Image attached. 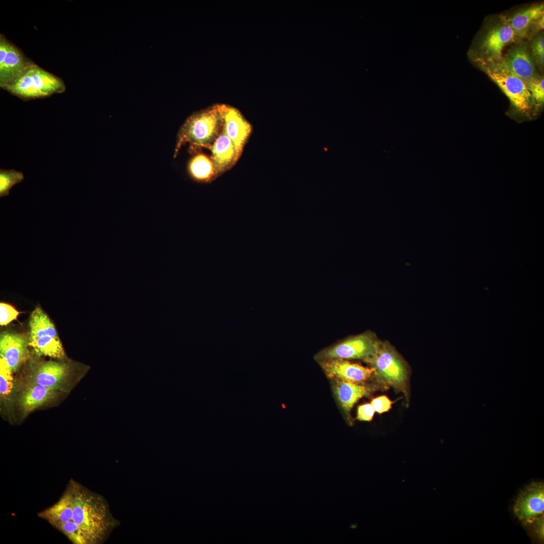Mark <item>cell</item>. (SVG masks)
<instances>
[{
  "mask_svg": "<svg viewBox=\"0 0 544 544\" xmlns=\"http://www.w3.org/2000/svg\"><path fill=\"white\" fill-rule=\"evenodd\" d=\"M483 70L505 93L513 106L522 113L530 112L532 100L525 82L508 70L500 61L480 59Z\"/></svg>",
  "mask_w": 544,
  "mask_h": 544,
  "instance_id": "cell-4",
  "label": "cell"
},
{
  "mask_svg": "<svg viewBox=\"0 0 544 544\" xmlns=\"http://www.w3.org/2000/svg\"><path fill=\"white\" fill-rule=\"evenodd\" d=\"M326 376L331 380L362 384L373 375L374 370L348 360L329 359L318 362Z\"/></svg>",
  "mask_w": 544,
  "mask_h": 544,
  "instance_id": "cell-8",
  "label": "cell"
},
{
  "mask_svg": "<svg viewBox=\"0 0 544 544\" xmlns=\"http://www.w3.org/2000/svg\"><path fill=\"white\" fill-rule=\"evenodd\" d=\"M501 61L508 70L525 82L537 75L533 59L525 46L519 45L511 48L502 56Z\"/></svg>",
  "mask_w": 544,
  "mask_h": 544,
  "instance_id": "cell-14",
  "label": "cell"
},
{
  "mask_svg": "<svg viewBox=\"0 0 544 544\" xmlns=\"http://www.w3.org/2000/svg\"><path fill=\"white\" fill-rule=\"evenodd\" d=\"M392 401L386 395H382L373 398L371 404L375 412L382 414L388 412L392 406Z\"/></svg>",
  "mask_w": 544,
  "mask_h": 544,
  "instance_id": "cell-26",
  "label": "cell"
},
{
  "mask_svg": "<svg viewBox=\"0 0 544 544\" xmlns=\"http://www.w3.org/2000/svg\"><path fill=\"white\" fill-rule=\"evenodd\" d=\"M366 363L374 370L373 375L384 384L404 391L407 379L403 361L387 342L380 343L375 356Z\"/></svg>",
  "mask_w": 544,
  "mask_h": 544,
  "instance_id": "cell-6",
  "label": "cell"
},
{
  "mask_svg": "<svg viewBox=\"0 0 544 544\" xmlns=\"http://www.w3.org/2000/svg\"><path fill=\"white\" fill-rule=\"evenodd\" d=\"M221 109L223 120V127L233 142L239 157L251 132V125L235 108L221 105Z\"/></svg>",
  "mask_w": 544,
  "mask_h": 544,
  "instance_id": "cell-13",
  "label": "cell"
},
{
  "mask_svg": "<svg viewBox=\"0 0 544 544\" xmlns=\"http://www.w3.org/2000/svg\"><path fill=\"white\" fill-rule=\"evenodd\" d=\"M514 513L526 522L542 514L544 510V485L533 482L521 491L514 506Z\"/></svg>",
  "mask_w": 544,
  "mask_h": 544,
  "instance_id": "cell-11",
  "label": "cell"
},
{
  "mask_svg": "<svg viewBox=\"0 0 544 544\" xmlns=\"http://www.w3.org/2000/svg\"><path fill=\"white\" fill-rule=\"evenodd\" d=\"M54 390L34 383L27 387L21 397L22 407L26 412H30L37 408L53 396Z\"/></svg>",
  "mask_w": 544,
  "mask_h": 544,
  "instance_id": "cell-19",
  "label": "cell"
},
{
  "mask_svg": "<svg viewBox=\"0 0 544 544\" xmlns=\"http://www.w3.org/2000/svg\"><path fill=\"white\" fill-rule=\"evenodd\" d=\"M188 171L193 180L200 183L209 182L217 176L212 162L203 155L193 158L189 163Z\"/></svg>",
  "mask_w": 544,
  "mask_h": 544,
  "instance_id": "cell-20",
  "label": "cell"
},
{
  "mask_svg": "<svg viewBox=\"0 0 544 544\" xmlns=\"http://www.w3.org/2000/svg\"><path fill=\"white\" fill-rule=\"evenodd\" d=\"M532 51L535 61L541 66L544 63V38L543 35L536 37L533 41Z\"/></svg>",
  "mask_w": 544,
  "mask_h": 544,
  "instance_id": "cell-25",
  "label": "cell"
},
{
  "mask_svg": "<svg viewBox=\"0 0 544 544\" xmlns=\"http://www.w3.org/2000/svg\"><path fill=\"white\" fill-rule=\"evenodd\" d=\"M38 516L74 544L102 543L119 523L103 497L73 479L58 500Z\"/></svg>",
  "mask_w": 544,
  "mask_h": 544,
  "instance_id": "cell-1",
  "label": "cell"
},
{
  "mask_svg": "<svg viewBox=\"0 0 544 544\" xmlns=\"http://www.w3.org/2000/svg\"><path fill=\"white\" fill-rule=\"evenodd\" d=\"M28 345L38 355L61 359L64 350L55 326L39 307L32 312L29 321Z\"/></svg>",
  "mask_w": 544,
  "mask_h": 544,
  "instance_id": "cell-5",
  "label": "cell"
},
{
  "mask_svg": "<svg viewBox=\"0 0 544 544\" xmlns=\"http://www.w3.org/2000/svg\"><path fill=\"white\" fill-rule=\"evenodd\" d=\"M332 392L339 407L350 421L351 411L354 404L361 398L369 395L370 387L338 380H331Z\"/></svg>",
  "mask_w": 544,
  "mask_h": 544,
  "instance_id": "cell-16",
  "label": "cell"
},
{
  "mask_svg": "<svg viewBox=\"0 0 544 544\" xmlns=\"http://www.w3.org/2000/svg\"><path fill=\"white\" fill-rule=\"evenodd\" d=\"M531 94L532 103L537 106H541L544 102V79L543 77L537 75L525 82Z\"/></svg>",
  "mask_w": 544,
  "mask_h": 544,
  "instance_id": "cell-22",
  "label": "cell"
},
{
  "mask_svg": "<svg viewBox=\"0 0 544 544\" xmlns=\"http://www.w3.org/2000/svg\"><path fill=\"white\" fill-rule=\"evenodd\" d=\"M543 14V4L533 5L517 12L507 22L516 37L524 38L534 22L544 16Z\"/></svg>",
  "mask_w": 544,
  "mask_h": 544,
  "instance_id": "cell-18",
  "label": "cell"
},
{
  "mask_svg": "<svg viewBox=\"0 0 544 544\" xmlns=\"http://www.w3.org/2000/svg\"><path fill=\"white\" fill-rule=\"evenodd\" d=\"M223 124L221 105L195 113L189 116L178 134L175 156L187 143L192 146H208L217 135Z\"/></svg>",
  "mask_w": 544,
  "mask_h": 544,
  "instance_id": "cell-2",
  "label": "cell"
},
{
  "mask_svg": "<svg viewBox=\"0 0 544 544\" xmlns=\"http://www.w3.org/2000/svg\"><path fill=\"white\" fill-rule=\"evenodd\" d=\"M24 179L23 173L15 169H0V197L9 195L12 187Z\"/></svg>",
  "mask_w": 544,
  "mask_h": 544,
  "instance_id": "cell-21",
  "label": "cell"
},
{
  "mask_svg": "<svg viewBox=\"0 0 544 544\" xmlns=\"http://www.w3.org/2000/svg\"><path fill=\"white\" fill-rule=\"evenodd\" d=\"M516 36L507 21L498 24L490 29L482 40L480 50L483 56L480 59L498 61L502 57L504 48L515 40Z\"/></svg>",
  "mask_w": 544,
  "mask_h": 544,
  "instance_id": "cell-10",
  "label": "cell"
},
{
  "mask_svg": "<svg viewBox=\"0 0 544 544\" xmlns=\"http://www.w3.org/2000/svg\"><path fill=\"white\" fill-rule=\"evenodd\" d=\"M18 311L12 305L1 302L0 303V324L6 325L17 318Z\"/></svg>",
  "mask_w": 544,
  "mask_h": 544,
  "instance_id": "cell-24",
  "label": "cell"
},
{
  "mask_svg": "<svg viewBox=\"0 0 544 544\" xmlns=\"http://www.w3.org/2000/svg\"><path fill=\"white\" fill-rule=\"evenodd\" d=\"M30 64L17 47L1 35V87L4 89L14 83L23 75Z\"/></svg>",
  "mask_w": 544,
  "mask_h": 544,
  "instance_id": "cell-9",
  "label": "cell"
},
{
  "mask_svg": "<svg viewBox=\"0 0 544 544\" xmlns=\"http://www.w3.org/2000/svg\"><path fill=\"white\" fill-rule=\"evenodd\" d=\"M543 22L544 16L541 17L540 18L536 20L535 21H534L531 27H533L534 28L533 30L536 31L543 30L544 27Z\"/></svg>",
  "mask_w": 544,
  "mask_h": 544,
  "instance_id": "cell-29",
  "label": "cell"
},
{
  "mask_svg": "<svg viewBox=\"0 0 544 544\" xmlns=\"http://www.w3.org/2000/svg\"><path fill=\"white\" fill-rule=\"evenodd\" d=\"M380 343L375 334L366 331L321 350L314 359L317 362L329 359H360L367 362L376 354Z\"/></svg>",
  "mask_w": 544,
  "mask_h": 544,
  "instance_id": "cell-7",
  "label": "cell"
},
{
  "mask_svg": "<svg viewBox=\"0 0 544 544\" xmlns=\"http://www.w3.org/2000/svg\"><path fill=\"white\" fill-rule=\"evenodd\" d=\"M12 371L5 360L0 358V392L3 396L8 395L13 388Z\"/></svg>",
  "mask_w": 544,
  "mask_h": 544,
  "instance_id": "cell-23",
  "label": "cell"
},
{
  "mask_svg": "<svg viewBox=\"0 0 544 544\" xmlns=\"http://www.w3.org/2000/svg\"><path fill=\"white\" fill-rule=\"evenodd\" d=\"M62 81L35 64L16 81L4 89L24 100L46 97L65 90Z\"/></svg>",
  "mask_w": 544,
  "mask_h": 544,
  "instance_id": "cell-3",
  "label": "cell"
},
{
  "mask_svg": "<svg viewBox=\"0 0 544 544\" xmlns=\"http://www.w3.org/2000/svg\"><path fill=\"white\" fill-rule=\"evenodd\" d=\"M28 338L23 334L5 332L1 334L0 354L12 372L16 371L29 356Z\"/></svg>",
  "mask_w": 544,
  "mask_h": 544,
  "instance_id": "cell-12",
  "label": "cell"
},
{
  "mask_svg": "<svg viewBox=\"0 0 544 544\" xmlns=\"http://www.w3.org/2000/svg\"><path fill=\"white\" fill-rule=\"evenodd\" d=\"M32 367L34 383L53 389L62 385L69 372L67 364L52 361L35 362Z\"/></svg>",
  "mask_w": 544,
  "mask_h": 544,
  "instance_id": "cell-15",
  "label": "cell"
},
{
  "mask_svg": "<svg viewBox=\"0 0 544 544\" xmlns=\"http://www.w3.org/2000/svg\"><path fill=\"white\" fill-rule=\"evenodd\" d=\"M525 523L530 524L531 529L534 536L540 541L543 539V515H538L527 521Z\"/></svg>",
  "mask_w": 544,
  "mask_h": 544,
  "instance_id": "cell-27",
  "label": "cell"
},
{
  "mask_svg": "<svg viewBox=\"0 0 544 544\" xmlns=\"http://www.w3.org/2000/svg\"><path fill=\"white\" fill-rule=\"evenodd\" d=\"M375 410L371 403H365L358 407L356 419L361 421H371Z\"/></svg>",
  "mask_w": 544,
  "mask_h": 544,
  "instance_id": "cell-28",
  "label": "cell"
},
{
  "mask_svg": "<svg viewBox=\"0 0 544 544\" xmlns=\"http://www.w3.org/2000/svg\"><path fill=\"white\" fill-rule=\"evenodd\" d=\"M212 163L217 176L224 173L238 160L235 146L223 127L212 148Z\"/></svg>",
  "mask_w": 544,
  "mask_h": 544,
  "instance_id": "cell-17",
  "label": "cell"
}]
</instances>
